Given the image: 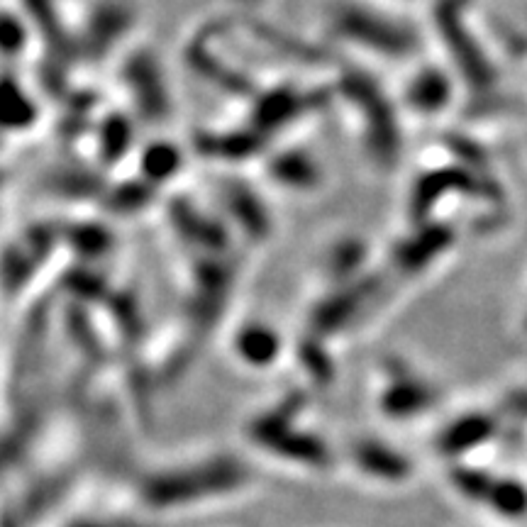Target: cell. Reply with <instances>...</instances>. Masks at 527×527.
Segmentation results:
<instances>
[{"instance_id":"cell-1","label":"cell","mask_w":527,"mask_h":527,"mask_svg":"<svg viewBox=\"0 0 527 527\" xmlns=\"http://www.w3.org/2000/svg\"><path fill=\"white\" fill-rule=\"evenodd\" d=\"M252 484V471L240 457L227 452L191 462L171 464L142 476L140 501L149 510H188L203 503L225 501Z\"/></svg>"},{"instance_id":"cell-2","label":"cell","mask_w":527,"mask_h":527,"mask_svg":"<svg viewBox=\"0 0 527 527\" xmlns=\"http://www.w3.org/2000/svg\"><path fill=\"white\" fill-rule=\"evenodd\" d=\"M327 30L337 42L381 59L408 61L423 49L420 32L396 10L376 0H335L327 8Z\"/></svg>"},{"instance_id":"cell-3","label":"cell","mask_w":527,"mask_h":527,"mask_svg":"<svg viewBox=\"0 0 527 527\" xmlns=\"http://www.w3.org/2000/svg\"><path fill=\"white\" fill-rule=\"evenodd\" d=\"M247 437L262 452L296 467L325 469L332 462L330 447L323 437L308 432L298 423L296 403H279L276 408L259 413L249 423Z\"/></svg>"},{"instance_id":"cell-4","label":"cell","mask_w":527,"mask_h":527,"mask_svg":"<svg viewBox=\"0 0 527 527\" xmlns=\"http://www.w3.org/2000/svg\"><path fill=\"white\" fill-rule=\"evenodd\" d=\"M379 410L381 415L396 423L415 420L427 415L440 401V388L432 384L427 376L415 369H406L396 362L388 364L386 379L379 391Z\"/></svg>"},{"instance_id":"cell-5","label":"cell","mask_w":527,"mask_h":527,"mask_svg":"<svg viewBox=\"0 0 527 527\" xmlns=\"http://www.w3.org/2000/svg\"><path fill=\"white\" fill-rule=\"evenodd\" d=\"M349 464L371 484L403 486L413 479L415 464L406 452L379 437H362L349 447Z\"/></svg>"},{"instance_id":"cell-6","label":"cell","mask_w":527,"mask_h":527,"mask_svg":"<svg viewBox=\"0 0 527 527\" xmlns=\"http://www.w3.org/2000/svg\"><path fill=\"white\" fill-rule=\"evenodd\" d=\"M449 96H452V91H449V76L430 64L415 71L413 79L408 81L406 93H403L410 110L418 115L442 113L449 101H452Z\"/></svg>"},{"instance_id":"cell-7","label":"cell","mask_w":527,"mask_h":527,"mask_svg":"<svg viewBox=\"0 0 527 527\" xmlns=\"http://www.w3.org/2000/svg\"><path fill=\"white\" fill-rule=\"evenodd\" d=\"M493 435L491 418L481 413L459 415L457 420L442 427L437 435V452L445 459H462L467 452H474L486 437Z\"/></svg>"},{"instance_id":"cell-8","label":"cell","mask_w":527,"mask_h":527,"mask_svg":"<svg viewBox=\"0 0 527 527\" xmlns=\"http://www.w3.org/2000/svg\"><path fill=\"white\" fill-rule=\"evenodd\" d=\"M237 357L252 369H266V366L276 364L281 357V340L279 335H271L266 327H244L235 340Z\"/></svg>"},{"instance_id":"cell-9","label":"cell","mask_w":527,"mask_h":527,"mask_svg":"<svg viewBox=\"0 0 527 527\" xmlns=\"http://www.w3.org/2000/svg\"><path fill=\"white\" fill-rule=\"evenodd\" d=\"M271 174H274L271 179L288 188H315V183L320 179L318 166H315V162L310 164L301 152L274 157Z\"/></svg>"},{"instance_id":"cell-10","label":"cell","mask_w":527,"mask_h":527,"mask_svg":"<svg viewBox=\"0 0 527 527\" xmlns=\"http://www.w3.org/2000/svg\"><path fill=\"white\" fill-rule=\"evenodd\" d=\"M496 513L506 515V518H513V515H520L527 506V498L523 486L515 484V481H493L491 488L486 493V501Z\"/></svg>"},{"instance_id":"cell-11","label":"cell","mask_w":527,"mask_h":527,"mask_svg":"<svg viewBox=\"0 0 527 527\" xmlns=\"http://www.w3.org/2000/svg\"><path fill=\"white\" fill-rule=\"evenodd\" d=\"M64 527H152V525H144L140 520H132V518H76L74 523L64 525Z\"/></svg>"},{"instance_id":"cell-12","label":"cell","mask_w":527,"mask_h":527,"mask_svg":"<svg viewBox=\"0 0 527 527\" xmlns=\"http://www.w3.org/2000/svg\"><path fill=\"white\" fill-rule=\"evenodd\" d=\"M230 3H235L237 8H244V10H262L269 0H230Z\"/></svg>"}]
</instances>
